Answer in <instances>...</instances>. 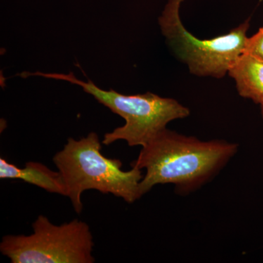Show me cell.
Returning <instances> with one entry per match:
<instances>
[{
  "label": "cell",
  "instance_id": "cell-1",
  "mask_svg": "<svg viewBox=\"0 0 263 263\" xmlns=\"http://www.w3.org/2000/svg\"><path fill=\"white\" fill-rule=\"evenodd\" d=\"M238 151L237 143L202 141L166 128L142 146L130 164L146 169L140 183L142 196L156 185L168 183L175 185L176 193L186 195L214 179Z\"/></svg>",
  "mask_w": 263,
  "mask_h": 263
},
{
  "label": "cell",
  "instance_id": "cell-2",
  "mask_svg": "<svg viewBox=\"0 0 263 263\" xmlns=\"http://www.w3.org/2000/svg\"><path fill=\"white\" fill-rule=\"evenodd\" d=\"M101 148L98 135L90 133L80 140L68 138L64 148L53 157V163L65 182L66 197L70 198L78 214L83 210L81 195L87 190L111 194L128 203L142 197V170L133 167L130 171H122V161L107 158L101 153Z\"/></svg>",
  "mask_w": 263,
  "mask_h": 263
},
{
  "label": "cell",
  "instance_id": "cell-3",
  "mask_svg": "<svg viewBox=\"0 0 263 263\" xmlns=\"http://www.w3.org/2000/svg\"><path fill=\"white\" fill-rule=\"evenodd\" d=\"M22 76L24 78L42 76L80 86L85 92L92 95L99 103L122 117L125 124L104 136L102 143L105 146L118 141H125L129 146H145L156 135L166 129L168 123L190 115V110L174 99L162 98L152 92L125 95L114 89L106 91L100 89L91 81L79 80L72 72H24Z\"/></svg>",
  "mask_w": 263,
  "mask_h": 263
},
{
  "label": "cell",
  "instance_id": "cell-4",
  "mask_svg": "<svg viewBox=\"0 0 263 263\" xmlns=\"http://www.w3.org/2000/svg\"><path fill=\"white\" fill-rule=\"evenodd\" d=\"M183 1L167 2L159 18L162 34L175 56L187 66L190 73L198 77L222 79L245 51L249 21L228 34L212 39H199L181 22L180 8Z\"/></svg>",
  "mask_w": 263,
  "mask_h": 263
},
{
  "label": "cell",
  "instance_id": "cell-5",
  "mask_svg": "<svg viewBox=\"0 0 263 263\" xmlns=\"http://www.w3.org/2000/svg\"><path fill=\"white\" fill-rule=\"evenodd\" d=\"M29 235H5L0 252L12 263H93L94 241L89 226L74 219L56 226L40 215Z\"/></svg>",
  "mask_w": 263,
  "mask_h": 263
},
{
  "label": "cell",
  "instance_id": "cell-6",
  "mask_svg": "<svg viewBox=\"0 0 263 263\" xmlns=\"http://www.w3.org/2000/svg\"><path fill=\"white\" fill-rule=\"evenodd\" d=\"M0 179H20L46 190L48 193L67 196V190L61 174L36 162H27L24 167L0 158Z\"/></svg>",
  "mask_w": 263,
  "mask_h": 263
},
{
  "label": "cell",
  "instance_id": "cell-7",
  "mask_svg": "<svg viewBox=\"0 0 263 263\" xmlns=\"http://www.w3.org/2000/svg\"><path fill=\"white\" fill-rule=\"evenodd\" d=\"M238 95L254 103H263V60L243 53L228 71Z\"/></svg>",
  "mask_w": 263,
  "mask_h": 263
},
{
  "label": "cell",
  "instance_id": "cell-8",
  "mask_svg": "<svg viewBox=\"0 0 263 263\" xmlns=\"http://www.w3.org/2000/svg\"><path fill=\"white\" fill-rule=\"evenodd\" d=\"M243 53L253 55L263 60V27L252 37L247 38Z\"/></svg>",
  "mask_w": 263,
  "mask_h": 263
},
{
  "label": "cell",
  "instance_id": "cell-9",
  "mask_svg": "<svg viewBox=\"0 0 263 263\" xmlns=\"http://www.w3.org/2000/svg\"><path fill=\"white\" fill-rule=\"evenodd\" d=\"M261 106V114H262V117L263 118V103L260 104Z\"/></svg>",
  "mask_w": 263,
  "mask_h": 263
}]
</instances>
